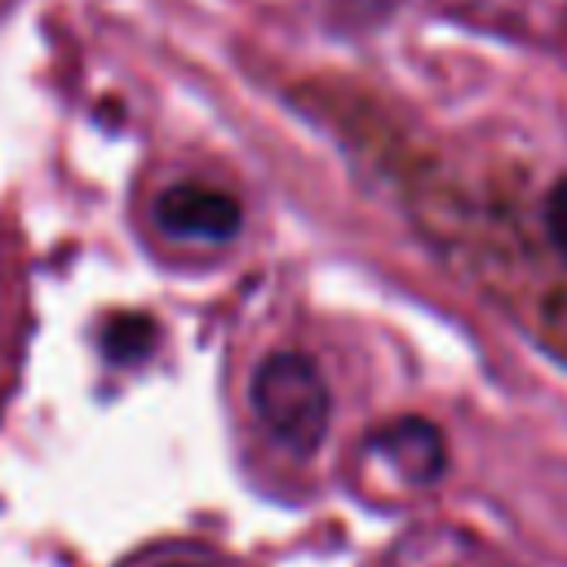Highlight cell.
Segmentation results:
<instances>
[{
  "label": "cell",
  "instance_id": "8992f818",
  "mask_svg": "<svg viewBox=\"0 0 567 567\" xmlns=\"http://www.w3.org/2000/svg\"><path fill=\"white\" fill-rule=\"evenodd\" d=\"M13 301H9V284L0 275V372L9 368V354H13Z\"/></svg>",
  "mask_w": 567,
  "mask_h": 567
},
{
  "label": "cell",
  "instance_id": "52a82bcc",
  "mask_svg": "<svg viewBox=\"0 0 567 567\" xmlns=\"http://www.w3.org/2000/svg\"><path fill=\"white\" fill-rule=\"evenodd\" d=\"M168 567H199V563H168Z\"/></svg>",
  "mask_w": 567,
  "mask_h": 567
},
{
  "label": "cell",
  "instance_id": "6da1fadb",
  "mask_svg": "<svg viewBox=\"0 0 567 567\" xmlns=\"http://www.w3.org/2000/svg\"><path fill=\"white\" fill-rule=\"evenodd\" d=\"M248 394H252L257 421L270 430L275 443H284L297 456H310L323 447L332 399H328V381L315 368V359H306L297 350H279V354L261 359Z\"/></svg>",
  "mask_w": 567,
  "mask_h": 567
},
{
  "label": "cell",
  "instance_id": "277c9868",
  "mask_svg": "<svg viewBox=\"0 0 567 567\" xmlns=\"http://www.w3.org/2000/svg\"><path fill=\"white\" fill-rule=\"evenodd\" d=\"M102 346H106V354H111V359H120V363L142 359V354L155 346V323H151V319H142V315H115V319L106 323Z\"/></svg>",
  "mask_w": 567,
  "mask_h": 567
},
{
  "label": "cell",
  "instance_id": "7a4b0ae2",
  "mask_svg": "<svg viewBox=\"0 0 567 567\" xmlns=\"http://www.w3.org/2000/svg\"><path fill=\"white\" fill-rule=\"evenodd\" d=\"M239 221H244V208L235 204V195L204 186V182H177V186L159 190V199H155V226L173 239L226 244V239H235Z\"/></svg>",
  "mask_w": 567,
  "mask_h": 567
},
{
  "label": "cell",
  "instance_id": "5b68a950",
  "mask_svg": "<svg viewBox=\"0 0 567 567\" xmlns=\"http://www.w3.org/2000/svg\"><path fill=\"white\" fill-rule=\"evenodd\" d=\"M545 230H549V239H554V248L567 257V177L549 190V199H545Z\"/></svg>",
  "mask_w": 567,
  "mask_h": 567
},
{
  "label": "cell",
  "instance_id": "3957f363",
  "mask_svg": "<svg viewBox=\"0 0 567 567\" xmlns=\"http://www.w3.org/2000/svg\"><path fill=\"white\" fill-rule=\"evenodd\" d=\"M372 452L385 456L408 483H434L447 465V447H443V434L421 421V416H399L390 425H381L372 439Z\"/></svg>",
  "mask_w": 567,
  "mask_h": 567
}]
</instances>
